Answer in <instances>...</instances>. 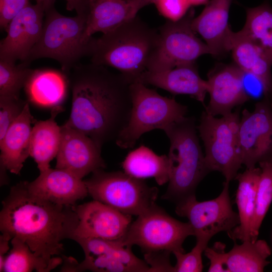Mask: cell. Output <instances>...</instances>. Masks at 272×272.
I'll return each mask as SVG.
<instances>
[{
	"instance_id": "6da1fadb",
	"label": "cell",
	"mask_w": 272,
	"mask_h": 272,
	"mask_svg": "<svg viewBox=\"0 0 272 272\" xmlns=\"http://www.w3.org/2000/svg\"><path fill=\"white\" fill-rule=\"evenodd\" d=\"M67 79L72 108L64 124L85 133L101 148L115 141L130 117L133 82L91 62L77 65Z\"/></svg>"
},
{
	"instance_id": "7a4b0ae2",
	"label": "cell",
	"mask_w": 272,
	"mask_h": 272,
	"mask_svg": "<svg viewBox=\"0 0 272 272\" xmlns=\"http://www.w3.org/2000/svg\"><path fill=\"white\" fill-rule=\"evenodd\" d=\"M28 182L12 186L3 200L0 231L21 240L36 255L51 259L62 253L64 239H72L78 216L74 206L56 204L32 193Z\"/></svg>"
},
{
	"instance_id": "3957f363",
	"label": "cell",
	"mask_w": 272,
	"mask_h": 272,
	"mask_svg": "<svg viewBox=\"0 0 272 272\" xmlns=\"http://www.w3.org/2000/svg\"><path fill=\"white\" fill-rule=\"evenodd\" d=\"M158 39V30L135 17L98 38L92 37L88 56L91 63L114 67L135 82L147 71Z\"/></svg>"
},
{
	"instance_id": "277c9868",
	"label": "cell",
	"mask_w": 272,
	"mask_h": 272,
	"mask_svg": "<svg viewBox=\"0 0 272 272\" xmlns=\"http://www.w3.org/2000/svg\"><path fill=\"white\" fill-rule=\"evenodd\" d=\"M89 3V0H84L75 9L77 14L74 17L58 12L54 2L47 4L40 38L23 62L30 65L36 59H53L60 64L62 72L68 77L80 59L89 54L90 39L85 37Z\"/></svg>"
},
{
	"instance_id": "5b68a950",
	"label": "cell",
	"mask_w": 272,
	"mask_h": 272,
	"mask_svg": "<svg viewBox=\"0 0 272 272\" xmlns=\"http://www.w3.org/2000/svg\"><path fill=\"white\" fill-rule=\"evenodd\" d=\"M170 141L169 180L162 198L176 204L195 195V189L210 172L197 135L195 119L185 116L165 127Z\"/></svg>"
},
{
	"instance_id": "8992f818",
	"label": "cell",
	"mask_w": 272,
	"mask_h": 272,
	"mask_svg": "<svg viewBox=\"0 0 272 272\" xmlns=\"http://www.w3.org/2000/svg\"><path fill=\"white\" fill-rule=\"evenodd\" d=\"M132 107L130 117L115 143L122 149L133 148L145 133L163 130L185 116L187 107L174 98L164 97L140 82L131 84Z\"/></svg>"
},
{
	"instance_id": "52a82bcc",
	"label": "cell",
	"mask_w": 272,
	"mask_h": 272,
	"mask_svg": "<svg viewBox=\"0 0 272 272\" xmlns=\"http://www.w3.org/2000/svg\"><path fill=\"white\" fill-rule=\"evenodd\" d=\"M239 110L216 118L202 112L198 126L210 171L221 172L225 181L235 179L242 165L239 147Z\"/></svg>"
},
{
	"instance_id": "ba28073f",
	"label": "cell",
	"mask_w": 272,
	"mask_h": 272,
	"mask_svg": "<svg viewBox=\"0 0 272 272\" xmlns=\"http://www.w3.org/2000/svg\"><path fill=\"white\" fill-rule=\"evenodd\" d=\"M94 200L131 216H139L156 204L158 188L124 171L97 170L84 180Z\"/></svg>"
},
{
	"instance_id": "9c48e42d",
	"label": "cell",
	"mask_w": 272,
	"mask_h": 272,
	"mask_svg": "<svg viewBox=\"0 0 272 272\" xmlns=\"http://www.w3.org/2000/svg\"><path fill=\"white\" fill-rule=\"evenodd\" d=\"M194 232L188 222H182L168 214L156 204L138 216L121 240L126 246L136 245L145 252H184L186 238Z\"/></svg>"
},
{
	"instance_id": "30bf717a",
	"label": "cell",
	"mask_w": 272,
	"mask_h": 272,
	"mask_svg": "<svg viewBox=\"0 0 272 272\" xmlns=\"http://www.w3.org/2000/svg\"><path fill=\"white\" fill-rule=\"evenodd\" d=\"M194 11L190 10L177 21H168L160 27L157 47L147 71L162 72L194 63L202 55L212 54L208 45L195 35L191 26Z\"/></svg>"
},
{
	"instance_id": "8fae6325",
	"label": "cell",
	"mask_w": 272,
	"mask_h": 272,
	"mask_svg": "<svg viewBox=\"0 0 272 272\" xmlns=\"http://www.w3.org/2000/svg\"><path fill=\"white\" fill-rule=\"evenodd\" d=\"M82 248L84 259L79 263L74 258L63 256L61 271L147 272L150 266L137 257L131 247L121 240L75 238Z\"/></svg>"
},
{
	"instance_id": "7c38bea8",
	"label": "cell",
	"mask_w": 272,
	"mask_h": 272,
	"mask_svg": "<svg viewBox=\"0 0 272 272\" xmlns=\"http://www.w3.org/2000/svg\"><path fill=\"white\" fill-rule=\"evenodd\" d=\"M229 185L225 181L222 192L215 199L199 201L193 195L176 204V214L188 220L196 238L209 242L216 234L228 233L239 224L238 213L232 209Z\"/></svg>"
},
{
	"instance_id": "4fadbf2b",
	"label": "cell",
	"mask_w": 272,
	"mask_h": 272,
	"mask_svg": "<svg viewBox=\"0 0 272 272\" xmlns=\"http://www.w3.org/2000/svg\"><path fill=\"white\" fill-rule=\"evenodd\" d=\"M239 141L242 164L246 168L272 159V108L268 98L256 103L252 112L242 111Z\"/></svg>"
},
{
	"instance_id": "5bb4252c",
	"label": "cell",
	"mask_w": 272,
	"mask_h": 272,
	"mask_svg": "<svg viewBox=\"0 0 272 272\" xmlns=\"http://www.w3.org/2000/svg\"><path fill=\"white\" fill-rule=\"evenodd\" d=\"M74 207L78 223L72 240L79 238L121 240L132 223L131 215L96 200Z\"/></svg>"
},
{
	"instance_id": "9a60e30c",
	"label": "cell",
	"mask_w": 272,
	"mask_h": 272,
	"mask_svg": "<svg viewBox=\"0 0 272 272\" xmlns=\"http://www.w3.org/2000/svg\"><path fill=\"white\" fill-rule=\"evenodd\" d=\"M46 5L30 3L10 22L0 43V59L25 61L41 35Z\"/></svg>"
},
{
	"instance_id": "2e32d148",
	"label": "cell",
	"mask_w": 272,
	"mask_h": 272,
	"mask_svg": "<svg viewBox=\"0 0 272 272\" xmlns=\"http://www.w3.org/2000/svg\"><path fill=\"white\" fill-rule=\"evenodd\" d=\"M61 129V139L55 168L67 171L80 179L105 168L101 148L92 139L64 124Z\"/></svg>"
},
{
	"instance_id": "e0dca14e",
	"label": "cell",
	"mask_w": 272,
	"mask_h": 272,
	"mask_svg": "<svg viewBox=\"0 0 272 272\" xmlns=\"http://www.w3.org/2000/svg\"><path fill=\"white\" fill-rule=\"evenodd\" d=\"M243 77V71L236 64H221L211 71L207 80L210 100L205 111L214 116H223L247 101Z\"/></svg>"
},
{
	"instance_id": "ac0fdd59",
	"label": "cell",
	"mask_w": 272,
	"mask_h": 272,
	"mask_svg": "<svg viewBox=\"0 0 272 272\" xmlns=\"http://www.w3.org/2000/svg\"><path fill=\"white\" fill-rule=\"evenodd\" d=\"M233 0H210L192 21L193 31L203 38L214 56L231 51L234 32L229 25V10Z\"/></svg>"
},
{
	"instance_id": "d6986e66",
	"label": "cell",
	"mask_w": 272,
	"mask_h": 272,
	"mask_svg": "<svg viewBox=\"0 0 272 272\" xmlns=\"http://www.w3.org/2000/svg\"><path fill=\"white\" fill-rule=\"evenodd\" d=\"M34 194L53 203L74 206L89 194L84 180L67 171L49 168L40 172L33 181L28 182Z\"/></svg>"
},
{
	"instance_id": "ffe728a7",
	"label": "cell",
	"mask_w": 272,
	"mask_h": 272,
	"mask_svg": "<svg viewBox=\"0 0 272 272\" xmlns=\"http://www.w3.org/2000/svg\"><path fill=\"white\" fill-rule=\"evenodd\" d=\"M155 0H89L85 38L97 32H110L135 18Z\"/></svg>"
},
{
	"instance_id": "44dd1931",
	"label": "cell",
	"mask_w": 272,
	"mask_h": 272,
	"mask_svg": "<svg viewBox=\"0 0 272 272\" xmlns=\"http://www.w3.org/2000/svg\"><path fill=\"white\" fill-rule=\"evenodd\" d=\"M137 82L153 85L173 94L189 95L205 105L208 84L199 76L194 63L162 72L146 71Z\"/></svg>"
},
{
	"instance_id": "7402d4cb",
	"label": "cell",
	"mask_w": 272,
	"mask_h": 272,
	"mask_svg": "<svg viewBox=\"0 0 272 272\" xmlns=\"http://www.w3.org/2000/svg\"><path fill=\"white\" fill-rule=\"evenodd\" d=\"M37 121L32 115L29 103L0 140V164L12 173L20 174L30 156L31 124Z\"/></svg>"
},
{
	"instance_id": "603a6c76",
	"label": "cell",
	"mask_w": 272,
	"mask_h": 272,
	"mask_svg": "<svg viewBox=\"0 0 272 272\" xmlns=\"http://www.w3.org/2000/svg\"><path fill=\"white\" fill-rule=\"evenodd\" d=\"M231 51L235 64L257 77L263 85L265 97L268 98L272 93V58L239 31L234 32Z\"/></svg>"
},
{
	"instance_id": "cb8c5ba5",
	"label": "cell",
	"mask_w": 272,
	"mask_h": 272,
	"mask_svg": "<svg viewBox=\"0 0 272 272\" xmlns=\"http://www.w3.org/2000/svg\"><path fill=\"white\" fill-rule=\"evenodd\" d=\"M62 111L61 105L53 107L48 119L37 121L32 127L30 156L37 163L40 172L50 168V162L58 153L61 143V129L56 122L55 118Z\"/></svg>"
},
{
	"instance_id": "d4e9b609",
	"label": "cell",
	"mask_w": 272,
	"mask_h": 272,
	"mask_svg": "<svg viewBox=\"0 0 272 272\" xmlns=\"http://www.w3.org/2000/svg\"><path fill=\"white\" fill-rule=\"evenodd\" d=\"M261 173L260 168H246L242 173L238 174L236 179L238 187L236 196L240 223L228 232L232 239L242 242L251 240L250 231L253 219L257 186Z\"/></svg>"
},
{
	"instance_id": "484cf974",
	"label": "cell",
	"mask_w": 272,
	"mask_h": 272,
	"mask_svg": "<svg viewBox=\"0 0 272 272\" xmlns=\"http://www.w3.org/2000/svg\"><path fill=\"white\" fill-rule=\"evenodd\" d=\"M69 85L67 77L51 69L34 70L25 89L30 101L44 107L60 105Z\"/></svg>"
},
{
	"instance_id": "4316f807",
	"label": "cell",
	"mask_w": 272,
	"mask_h": 272,
	"mask_svg": "<svg viewBox=\"0 0 272 272\" xmlns=\"http://www.w3.org/2000/svg\"><path fill=\"white\" fill-rule=\"evenodd\" d=\"M122 167L127 174L141 179L154 178L159 185L169 180L168 155H158L145 146L130 152L122 162Z\"/></svg>"
},
{
	"instance_id": "83f0119b",
	"label": "cell",
	"mask_w": 272,
	"mask_h": 272,
	"mask_svg": "<svg viewBox=\"0 0 272 272\" xmlns=\"http://www.w3.org/2000/svg\"><path fill=\"white\" fill-rule=\"evenodd\" d=\"M270 248L263 240L246 241L235 244L227 252L228 272H261L269 263L266 258L270 255Z\"/></svg>"
},
{
	"instance_id": "f1b7e54d",
	"label": "cell",
	"mask_w": 272,
	"mask_h": 272,
	"mask_svg": "<svg viewBox=\"0 0 272 272\" xmlns=\"http://www.w3.org/2000/svg\"><path fill=\"white\" fill-rule=\"evenodd\" d=\"M11 243L12 248L5 257L3 271L48 272L62 263V258L59 257L46 259L36 255L18 238H13Z\"/></svg>"
},
{
	"instance_id": "f546056e",
	"label": "cell",
	"mask_w": 272,
	"mask_h": 272,
	"mask_svg": "<svg viewBox=\"0 0 272 272\" xmlns=\"http://www.w3.org/2000/svg\"><path fill=\"white\" fill-rule=\"evenodd\" d=\"M246 12L245 25L239 32L272 58V8L269 2L247 8Z\"/></svg>"
},
{
	"instance_id": "4dcf8cb0",
	"label": "cell",
	"mask_w": 272,
	"mask_h": 272,
	"mask_svg": "<svg viewBox=\"0 0 272 272\" xmlns=\"http://www.w3.org/2000/svg\"><path fill=\"white\" fill-rule=\"evenodd\" d=\"M259 164L261 173L251 227V241L257 240L260 227L272 201V159L261 161Z\"/></svg>"
},
{
	"instance_id": "1f68e13d",
	"label": "cell",
	"mask_w": 272,
	"mask_h": 272,
	"mask_svg": "<svg viewBox=\"0 0 272 272\" xmlns=\"http://www.w3.org/2000/svg\"><path fill=\"white\" fill-rule=\"evenodd\" d=\"M33 70L23 62L0 59V96L20 97Z\"/></svg>"
},
{
	"instance_id": "d6a6232c",
	"label": "cell",
	"mask_w": 272,
	"mask_h": 272,
	"mask_svg": "<svg viewBox=\"0 0 272 272\" xmlns=\"http://www.w3.org/2000/svg\"><path fill=\"white\" fill-rule=\"evenodd\" d=\"M194 247L188 253L176 251L173 253L176 259L174 266V272H200L203 265L201 255L207 247L209 242L200 238H196Z\"/></svg>"
},
{
	"instance_id": "836d02e7",
	"label": "cell",
	"mask_w": 272,
	"mask_h": 272,
	"mask_svg": "<svg viewBox=\"0 0 272 272\" xmlns=\"http://www.w3.org/2000/svg\"><path fill=\"white\" fill-rule=\"evenodd\" d=\"M27 103L20 97L0 96V140L22 112Z\"/></svg>"
},
{
	"instance_id": "e575fe53",
	"label": "cell",
	"mask_w": 272,
	"mask_h": 272,
	"mask_svg": "<svg viewBox=\"0 0 272 272\" xmlns=\"http://www.w3.org/2000/svg\"><path fill=\"white\" fill-rule=\"evenodd\" d=\"M154 4L159 13L171 21L182 19L191 6L187 0H155Z\"/></svg>"
},
{
	"instance_id": "d590c367",
	"label": "cell",
	"mask_w": 272,
	"mask_h": 272,
	"mask_svg": "<svg viewBox=\"0 0 272 272\" xmlns=\"http://www.w3.org/2000/svg\"><path fill=\"white\" fill-rule=\"evenodd\" d=\"M226 245L221 242H216L212 247L208 246L204 251L205 255L210 260L209 272H228L227 252Z\"/></svg>"
},
{
	"instance_id": "8d00e7d4",
	"label": "cell",
	"mask_w": 272,
	"mask_h": 272,
	"mask_svg": "<svg viewBox=\"0 0 272 272\" xmlns=\"http://www.w3.org/2000/svg\"><path fill=\"white\" fill-rule=\"evenodd\" d=\"M29 3V0H0L1 29L6 31L11 20Z\"/></svg>"
},
{
	"instance_id": "74e56055",
	"label": "cell",
	"mask_w": 272,
	"mask_h": 272,
	"mask_svg": "<svg viewBox=\"0 0 272 272\" xmlns=\"http://www.w3.org/2000/svg\"><path fill=\"white\" fill-rule=\"evenodd\" d=\"M169 252H160L145 253V261L150 266V271H173L174 266L169 261Z\"/></svg>"
},
{
	"instance_id": "f35d334b",
	"label": "cell",
	"mask_w": 272,
	"mask_h": 272,
	"mask_svg": "<svg viewBox=\"0 0 272 272\" xmlns=\"http://www.w3.org/2000/svg\"><path fill=\"white\" fill-rule=\"evenodd\" d=\"M12 237L8 234L2 233L0 235V271H3L5 254L10 249L9 242Z\"/></svg>"
},
{
	"instance_id": "ab89813d",
	"label": "cell",
	"mask_w": 272,
	"mask_h": 272,
	"mask_svg": "<svg viewBox=\"0 0 272 272\" xmlns=\"http://www.w3.org/2000/svg\"><path fill=\"white\" fill-rule=\"evenodd\" d=\"M190 6L207 5L209 0H187Z\"/></svg>"
},
{
	"instance_id": "60d3db41",
	"label": "cell",
	"mask_w": 272,
	"mask_h": 272,
	"mask_svg": "<svg viewBox=\"0 0 272 272\" xmlns=\"http://www.w3.org/2000/svg\"><path fill=\"white\" fill-rule=\"evenodd\" d=\"M36 2H40L45 4L46 5L49 3L54 2L55 0H36Z\"/></svg>"
},
{
	"instance_id": "b9f144b4",
	"label": "cell",
	"mask_w": 272,
	"mask_h": 272,
	"mask_svg": "<svg viewBox=\"0 0 272 272\" xmlns=\"http://www.w3.org/2000/svg\"><path fill=\"white\" fill-rule=\"evenodd\" d=\"M66 1H67L68 0H65Z\"/></svg>"
}]
</instances>
